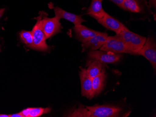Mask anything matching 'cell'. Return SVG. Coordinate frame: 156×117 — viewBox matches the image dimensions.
Here are the masks:
<instances>
[{
    "mask_svg": "<svg viewBox=\"0 0 156 117\" xmlns=\"http://www.w3.org/2000/svg\"><path fill=\"white\" fill-rule=\"evenodd\" d=\"M119 34L122 39L128 54L138 55L145 43L146 38L133 33L125 27Z\"/></svg>",
    "mask_w": 156,
    "mask_h": 117,
    "instance_id": "obj_1",
    "label": "cell"
},
{
    "mask_svg": "<svg viewBox=\"0 0 156 117\" xmlns=\"http://www.w3.org/2000/svg\"><path fill=\"white\" fill-rule=\"evenodd\" d=\"M42 14L40 15L37 18V22L33 27L31 32L33 36V49L40 51H46L49 49V47L46 44V38L45 34L42 28Z\"/></svg>",
    "mask_w": 156,
    "mask_h": 117,
    "instance_id": "obj_2",
    "label": "cell"
},
{
    "mask_svg": "<svg viewBox=\"0 0 156 117\" xmlns=\"http://www.w3.org/2000/svg\"><path fill=\"white\" fill-rule=\"evenodd\" d=\"M121 9L136 15H150L151 13L146 0H124Z\"/></svg>",
    "mask_w": 156,
    "mask_h": 117,
    "instance_id": "obj_3",
    "label": "cell"
},
{
    "mask_svg": "<svg viewBox=\"0 0 156 117\" xmlns=\"http://www.w3.org/2000/svg\"><path fill=\"white\" fill-rule=\"evenodd\" d=\"M91 114V117H120L122 110L120 107L112 105H94L86 106Z\"/></svg>",
    "mask_w": 156,
    "mask_h": 117,
    "instance_id": "obj_4",
    "label": "cell"
},
{
    "mask_svg": "<svg viewBox=\"0 0 156 117\" xmlns=\"http://www.w3.org/2000/svg\"><path fill=\"white\" fill-rule=\"evenodd\" d=\"M100 49L102 51L112 52L115 54H128L124 43L119 34H116L114 36H108L105 43Z\"/></svg>",
    "mask_w": 156,
    "mask_h": 117,
    "instance_id": "obj_5",
    "label": "cell"
},
{
    "mask_svg": "<svg viewBox=\"0 0 156 117\" xmlns=\"http://www.w3.org/2000/svg\"><path fill=\"white\" fill-rule=\"evenodd\" d=\"M88 57L91 60H97L102 64L116 63L119 62L122 58L121 54L101 50H90Z\"/></svg>",
    "mask_w": 156,
    "mask_h": 117,
    "instance_id": "obj_6",
    "label": "cell"
},
{
    "mask_svg": "<svg viewBox=\"0 0 156 117\" xmlns=\"http://www.w3.org/2000/svg\"><path fill=\"white\" fill-rule=\"evenodd\" d=\"M151 64L155 70L156 68V44L155 40L150 36L146 38L145 43L139 52Z\"/></svg>",
    "mask_w": 156,
    "mask_h": 117,
    "instance_id": "obj_7",
    "label": "cell"
},
{
    "mask_svg": "<svg viewBox=\"0 0 156 117\" xmlns=\"http://www.w3.org/2000/svg\"><path fill=\"white\" fill-rule=\"evenodd\" d=\"M59 19L55 16L53 18H48L44 16L42 19V28L46 39L50 38L60 32L61 25Z\"/></svg>",
    "mask_w": 156,
    "mask_h": 117,
    "instance_id": "obj_8",
    "label": "cell"
},
{
    "mask_svg": "<svg viewBox=\"0 0 156 117\" xmlns=\"http://www.w3.org/2000/svg\"><path fill=\"white\" fill-rule=\"evenodd\" d=\"M80 77L81 85V95L89 99L94 97L92 89V79L89 77L87 72V70L80 68Z\"/></svg>",
    "mask_w": 156,
    "mask_h": 117,
    "instance_id": "obj_9",
    "label": "cell"
},
{
    "mask_svg": "<svg viewBox=\"0 0 156 117\" xmlns=\"http://www.w3.org/2000/svg\"><path fill=\"white\" fill-rule=\"evenodd\" d=\"M97 22L105 28L114 31L116 34H119L126 27L121 22L107 13L102 18L97 20Z\"/></svg>",
    "mask_w": 156,
    "mask_h": 117,
    "instance_id": "obj_10",
    "label": "cell"
},
{
    "mask_svg": "<svg viewBox=\"0 0 156 117\" xmlns=\"http://www.w3.org/2000/svg\"><path fill=\"white\" fill-rule=\"evenodd\" d=\"M108 37L106 32H99L96 36L92 37L86 43H82V47L84 50H95L100 49L105 43Z\"/></svg>",
    "mask_w": 156,
    "mask_h": 117,
    "instance_id": "obj_11",
    "label": "cell"
},
{
    "mask_svg": "<svg viewBox=\"0 0 156 117\" xmlns=\"http://www.w3.org/2000/svg\"><path fill=\"white\" fill-rule=\"evenodd\" d=\"M50 8L53 9L54 10L55 16L56 17H57L59 20L61 19H64L69 21L70 22H72L74 24V26L80 25L82 22H85V20L82 18L81 15H77L72 13H69L58 7H54L52 5Z\"/></svg>",
    "mask_w": 156,
    "mask_h": 117,
    "instance_id": "obj_12",
    "label": "cell"
},
{
    "mask_svg": "<svg viewBox=\"0 0 156 117\" xmlns=\"http://www.w3.org/2000/svg\"><path fill=\"white\" fill-rule=\"evenodd\" d=\"M75 36L82 43H85L99 33L98 31L90 29L84 25H75L74 28Z\"/></svg>",
    "mask_w": 156,
    "mask_h": 117,
    "instance_id": "obj_13",
    "label": "cell"
},
{
    "mask_svg": "<svg viewBox=\"0 0 156 117\" xmlns=\"http://www.w3.org/2000/svg\"><path fill=\"white\" fill-rule=\"evenodd\" d=\"M103 0H92L87 14L96 20L101 19L105 15V13L102 6Z\"/></svg>",
    "mask_w": 156,
    "mask_h": 117,
    "instance_id": "obj_14",
    "label": "cell"
},
{
    "mask_svg": "<svg viewBox=\"0 0 156 117\" xmlns=\"http://www.w3.org/2000/svg\"><path fill=\"white\" fill-rule=\"evenodd\" d=\"M106 78V71L103 68L100 73L92 79V89L94 97L99 95L103 90Z\"/></svg>",
    "mask_w": 156,
    "mask_h": 117,
    "instance_id": "obj_15",
    "label": "cell"
},
{
    "mask_svg": "<svg viewBox=\"0 0 156 117\" xmlns=\"http://www.w3.org/2000/svg\"><path fill=\"white\" fill-rule=\"evenodd\" d=\"M50 111V108H28L23 110L20 113L23 117H37Z\"/></svg>",
    "mask_w": 156,
    "mask_h": 117,
    "instance_id": "obj_16",
    "label": "cell"
},
{
    "mask_svg": "<svg viewBox=\"0 0 156 117\" xmlns=\"http://www.w3.org/2000/svg\"><path fill=\"white\" fill-rule=\"evenodd\" d=\"M87 69V72L89 77L93 79L100 73L103 68V65L99 61L96 60H91Z\"/></svg>",
    "mask_w": 156,
    "mask_h": 117,
    "instance_id": "obj_17",
    "label": "cell"
},
{
    "mask_svg": "<svg viewBox=\"0 0 156 117\" xmlns=\"http://www.w3.org/2000/svg\"><path fill=\"white\" fill-rule=\"evenodd\" d=\"M19 35L23 43L30 48H33V40L31 31L23 30L20 32Z\"/></svg>",
    "mask_w": 156,
    "mask_h": 117,
    "instance_id": "obj_18",
    "label": "cell"
},
{
    "mask_svg": "<svg viewBox=\"0 0 156 117\" xmlns=\"http://www.w3.org/2000/svg\"><path fill=\"white\" fill-rule=\"evenodd\" d=\"M68 117H91V114L89 110L86 107H80L74 109L68 115Z\"/></svg>",
    "mask_w": 156,
    "mask_h": 117,
    "instance_id": "obj_19",
    "label": "cell"
},
{
    "mask_svg": "<svg viewBox=\"0 0 156 117\" xmlns=\"http://www.w3.org/2000/svg\"><path fill=\"white\" fill-rule=\"evenodd\" d=\"M109 1L112 2L113 3H115L121 9L122 8L123 2H124V0H109Z\"/></svg>",
    "mask_w": 156,
    "mask_h": 117,
    "instance_id": "obj_20",
    "label": "cell"
},
{
    "mask_svg": "<svg viewBox=\"0 0 156 117\" xmlns=\"http://www.w3.org/2000/svg\"><path fill=\"white\" fill-rule=\"evenodd\" d=\"M148 3L150 8H153L156 9V0H149V2H148Z\"/></svg>",
    "mask_w": 156,
    "mask_h": 117,
    "instance_id": "obj_21",
    "label": "cell"
},
{
    "mask_svg": "<svg viewBox=\"0 0 156 117\" xmlns=\"http://www.w3.org/2000/svg\"><path fill=\"white\" fill-rule=\"evenodd\" d=\"M9 117H23L22 114L20 112L15 113V114H10V115H9Z\"/></svg>",
    "mask_w": 156,
    "mask_h": 117,
    "instance_id": "obj_22",
    "label": "cell"
},
{
    "mask_svg": "<svg viewBox=\"0 0 156 117\" xmlns=\"http://www.w3.org/2000/svg\"><path fill=\"white\" fill-rule=\"evenodd\" d=\"M0 117H9V115L6 114H0Z\"/></svg>",
    "mask_w": 156,
    "mask_h": 117,
    "instance_id": "obj_23",
    "label": "cell"
}]
</instances>
